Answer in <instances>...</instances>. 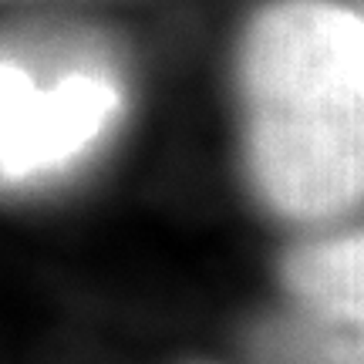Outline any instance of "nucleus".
Returning <instances> with one entry per match:
<instances>
[{"label":"nucleus","mask_w":364,"mask_h":364,"mask_svg":"<svg viewBox=\"0 0 364 364\" xmlns=\"http://www.w3.org/2000/svg\"><path fill=\"white\" fill-rule=\"evenodd\" d=\"M243 166L287 223H327L364 193V21L341 0H273L236 48Z\"/></svg>","instance_id":"1"},{"label":"nucleus","mask_w":364,"mask_h":364,"mask_svg":"<svg viewBox=\"0 0 364 364\" xmlns=\"http://www.w3.org/2000/svg\"><path fill=\"white\" fill-rule=\"evenodd\" d=\"M118 95L105 78L71 75L41 88L0 61V179L41 176L78 159L115 115Z\"/></svg>","instance_id":"2"},{"label":"nucleus","mask_w":364,"mask_h":364,"mask_svg":"<svg viewBox=\"0 0 364 364\" xmlns=\"http://www.w3.org/2000/svg\"><path fill=\"white\" fill-rule=\"evenodd\" d=\"M361 233H341L331 240L300 243L284 260L287 290L297 297L300 307L321 324L344 327V331L361 324Z\"/></svg>","instance_id":"3"},{"label":"nucleus","mask_w":364,"mask_h":364,"mask_svg":"<svg viewBox=\"0 0 364 364\" xmlns=\"http://www.w3.org/2000/svg\"><path fill=\"white\" fill-rule=\"evenodd\" d=\"M267 364H361V344L344 327H273L263 338Z\"/></svg>","instance_id":"4"}]
</instances>
